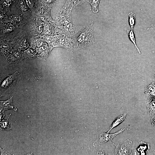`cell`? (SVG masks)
Returning a JSON list of instances; mask_svg holds the SVG:
<instances>
[{
    "label": "cell",
    "mask_w": 155,
    "mask_h": 155,
    "mask_svg": "<svg viewBox=\"0 0 155 155\" xmlns=\"http://www.w3.org/2000/svg\"><path fill=\"white\" fill-rule=\"evenodd\" d=\"M93 23L84 27L72 38L73 49L78 50L94 43Z\"/></svg>",
    "instance_id": "6da1fadb"
},
{
    "label": "cell",
    "mask_w": 155,
    "mask_h": 155,
    "mask_svg": "<svg viewBox=\"0 0 155 155\" xmlns=\"http://www.w3.org/2000/svg\"><path fill=\"white\" fill-rule=\"evenodd\" d=\"M19 77L17 71L11 75H2L0 79L1 92L5 93L12 90L17 85Z\"/></svg>",
    "instance_id": "7a4b0ae2"
},
{
    "label": "cell",
    "mask_w": 155,
    "mask_h": 155,
    "mask_svg": "<svg viewBox=\"0 0 155 155\" xmlns=\"http://www.w3.org/2000/svg\"><path fill=\"white\" fill-rule=\"evenodd\" d=\"M125 129V128H122L117 132L113 134L108 133H99L97 134L96 140L93 143V146L96 147L106 143H111L114 144L112 142L113 139L117 135L121 133Z\"/></svg>",
    "instance_id": "3957f363"
},
{
    "label": "cell",
    "mask_w": 155,
    "mask_h": 155,
    "mask_svg": "<svg viewBox=\"0 0 155 155\" xmlns=\"http://www.w3.org/2000/svg\"><path fill=\"white\" fill-rule=\"evenodd\" d=\"M54 44L56 46L63 47L68 49H73V39L63 34L57 35V38Z\"/></svg>",
    "instance_id": "277c9868"
},
{
    "label": "cell",
    "mask_w": 155,
    "mask_h": 155,
    "mask_svg": "<svg viewBox=\"0 0 155 155\" xmlns=\"http://www.w3.org/2000/svg\"><path fill=\"white\" fill-rule=\"evenodd\" d=\"M84 26H78L73 25L72 22L65 26L59 27L61 29L60 33L66 35L72 38Z\"/></svg>",
    "instance_id": "5b68a950"
},
{
    "label": "cell",
    "mask_w": 155,
    "mask_h": 155,
    "mask_svg": "<svg viewBox=\"0 0 155 155\" xmlns=\"http://www.w3.org/2000/svg\"><path fill=\"white\" fill-rule=\"evenodd\" d=\"M56 20L59 27L72 22L71 11L60 10L57 14Z\"/></svg>",
    "instance_id": "8992f818"
},
{
    "label": "cell",
    "mask_w": 155,
    "mask_h": 155,
    "mask_svg": "<svg viewBox=\"0 0 155 155\" xmlns=\"http://www.w3.org/2000/svg\"><path fill=\"white\" fill-rule=\"evenodd\" d=\"M132 144L131 141L127 140L122 144L116 146L115 150V155H128L130 149Z\"/></svg>",
    "instance_id": "52a82bcc"
},
{
    "label": "cell",
    "mask_w": 155,
    "mask_h": 155,
    "mask_svg": "<svg viewBox=\"0 0 155 155\" xmlns=\"http://www.w3.org/2000/svg\"><path fill=\"white\" fill-rule=\"evenodd\" d=\"M146 104L148 114L151 116H153L155 114V97L150 94L148 95Z\"/></svg>",
    "instance_id": "ba28073f"
},
{
    "label": "cell",
    "mask_w": 155,
    "mask_h": 155,
    "mask_svg": "<svg viewBox=\"0 0 155 155\" xmlns=\"http://www.w3.org/2000/svg\"><path fill=\"white\" fill-rule=\"evenodd\" d=\"M12 97L9 98L5 101H0V110L1 111L12 109L15 111L17 110L16 107L12 105Z\"/></svg>",
    "instance_id": "9c48e42d"
},
{
    "label": "cell",
    "mask_w": 155,
    "mask_h": 155,
    "mask_svg": "<svg viewBox=\"0 0 155 155\" xmlns=\"http://www.w3.org/2000/svg\"><path fill=\"white\" fill-rule=\"evenodd\" d=\"M78 6V0H67L65 4L61 9L66 11H71L73 9Z\"/></svg>",
    "instance_id": "30bf717a"
},
{
    "label": "cell",
    "mask_w": 155,
    "mask_h": 155,
    "mask_svg": "<svg viewBox=\"0 0 155 155\" xmlns=\"http://www.w3.org/2000/svg\"><path fill=\"white\" fill-rule=\"evenodd\" d=\"M126 114H127L125 113L123 115L118 116L112 123L110 127V129L107 133H109L112 129L124 121L126 119Z\"/></svg>",
    "instance_id": "8fae6325"
},
{
    "label": "cell",
    "mask_w": 155,
    "mask_h": 155,
    "mask_svg": "<svg viewBox=\"0 0 155 155\" xmlns=\"http://www.w3.org/2000/svg\"><path fill=\"white\" fill-rule=\"evenodd\" d=\"M43 5L49 8L53 7L59 0H40Z\"/></svg>",
    "instance_id": "7c38bea8"
},
{
    "label": "cell",
    "mask_w": 155,
    "mask_h": 155,
    "mask_svg": "<svg viewBox=\"0 0 155 155\" xmlns=\"http://www.w3.org/2000/svg\"><path fill=\"white\" fill-rule=\"evenodd\" d=\"M127 33L130 40L133 43L139 53L141 54V53L140 50L138 48L136 43L135 35L133 30H127Z\"/></svg>",
    "instance_id": "4fadbf2b"
},
{
    "label": "cell",
    "mask_w": 155,
    "mask_h": 155,
    "mask_svg": "<svg viewBox=\"0 0 155 155\" xmlns=\"http://www.w3.org/2000/svg\"><path fill=\"white\" fill-rule=\"evenodd\" d=\"M100 0H89L88 2L91 5L92 11L94 13L98 12V6Z\"/></svg>",
    "instance_id": "5bb4252c"
},
{
    "label": "cell",
    "mask_w": 155,
    "mask_h": 155,
    "mask_svg": "<svg viewBox=\"0 0 155 155\" xmlns=\"http://www.w3.org/2000/svg\"><path fill=\"white\" fill-rule=\"evenodd\" d=\"M15 2V0H1V7L9 11L10 6Z\"/></svg>",
    "instance_id": "9a60e30c"
},
{
    "label": "cell",
    "mask_w": 155,
    "mask_h": 155,
    "mask_svg": "<svg viewBox=\"0 0 155 155\" xmlns=\"http://www.w3.org/2000/svg\"><path fill=\"white\" fill-rule=\"evenodd\" d=\"M17 7L22 12L26 11L28 10V7L25 0H19Z\"/></svg>",
    "instance_id": "2e32d148"
},
{
    "label": "cell",
    "mask_w": 155,
    "mask_h": 155,
    "mask_svg": "<svg viewBox=\"0 0 155 155\" xmlns=\"http://www.w3.org/2000/svg\"><path fill=\"white\" fill-rule=\"evenodd\" d=\"M129 23L131 30L133 28L135 25V22L136 18L135 14L132 12H130L128 14Z\"/></svg>",
    "instance_id": "e0dca14e"
},
{
    "label": "cell",
    "mask_w": 155,
    "mask_h": 155,
    "mask_svg": "<svg viewBox=\"0 0 155 155\" xmlns=\"http://www.w3.org/2000/svg\"><path fill=\"white\" fill-rule=\"evenodd\" d=\"M28 7L31 9L37 7L38 5L39 0H25Z\"/></svg>",
    "instance_id": "ac0fdd59"
},
{
    "label": "cell",
    "mask_w": 155,
    "mask_h": 155,
    "mask_svg": "<svg viewBox=\"0 0 155 155\" xmlns=\"http://www.w3.org/2000/svg\"><path fill=\"white\" fill-rule=\"evenodd\" d=\"M147 91L150 95L155 97V86L154 85H150Z\"/></svg>",
    "instance_id": "d6986e66"
},
{
    "label": "cell",
    "mask_w": 155,
    "mask_h": 155,
    "mask_svg": "<svg viewBox=\"0 0 155 155\" xmlns=\"http://www.w3.org/2000/svg\"><path fill=\"white\" fill-rule=\"evenodd\" d=\"M4 121V120H3V121H2L1 123V126L3 129H6V125L7 130H8L9 128L8 127H10L8 124L7 120V121L5 120V121Z\"/></svg>",
    "instance_id": "ffe728a7"
},
{
    "label": "cell",
    "mask_w": 155,
    "mask_h": 155,
    "mask_svg": "<svg viewBox=\"0 0 155 155\" xmlns=\"http://www.w3.org/2000/svg\"><path fill=\"white\" fill-rule=\"evenodd\" d=\"M106 150L102 148H100L97 151L96 155H105L106 154Z\"/></svg>",
    "instance_id": "44dd1931"
},
{
    "label": "cell",
    "mask_w": 155,
    "mask_h": 155,
    "mask_svg": "<svg viewBox=\"0 0 155 155\" xmlns=\"http://www.w3.org/2000/svg\"><path fill=\"white\" fill-rule=\"evenodd\" d=\"M13 20L16 22H19L22 20L21 17L19 15H15L13 17Z\"/></svg>",
    "instance_id": "7402d4cb"
},
{
    "label": "cell",
    "mask_w": 155,
    "mask_h": 155,
    "mask_svg": "<svg viewBox=\"0 0 155 155\" xmlns=\"http://www.w3.org/2000/svg\"><path fill=\"white\" fill-rule=\"evenodd\" d=\"M14 27L13 26L11 25H9L6 28L7 32H9L12 31Z\"/></svg>",
    "instance_id": "603a6c76"
},
{
    "label": "cell",
    "mask_w": 155,
    "mask_h": 155,
    "mask_svg": "<svg viewBox=\"0 0 155 155\" xmlns=\"http://www.w3.org/2000/svg\"><path fill=\"white\" fill-rule=\"evenodd\" d=\"M151 122L152 125L155 127V114L152 116Z\"/></svg>",
    "instance_id": "cb8c5ba5"
},
{
    "label": "cell",
    "mask_w": 155,
    "mask_h": 155,
    "mask_svg": "<svg viewBox=\"0 0 155 155\" xmlns=\"http://www.w3.org/2000/svg\"><path fill=\"white\" fill-rule=\"evenodd\" d=\"M147 30H150L152 32L155 33V24L152 26L150 28H148Z\"/></svg>",
    "instance_id": "d4e9b609"
},
{
    "label": "cell",
    "mask_w": 155,
    "mask_h": 155,
    "mask_svg": "<svg viewBox=\"0 0 155 155\" xmlns=\"http://www.w3.org/2000/svg\"><path fill=\"white\" fill-rule=\"evenodd\" d=\"M89 0H78L79 1V5H80L85 2L88 1Z\"/></svg>",
    "instance_id": "484cf974"
}]
</instances>
